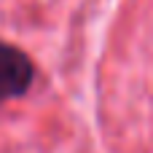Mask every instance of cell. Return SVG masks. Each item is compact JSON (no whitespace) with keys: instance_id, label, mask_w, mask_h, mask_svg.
Segmentation results:
<instances>
[{"instance_id":"cell-1","label":"cell","mask_w":153,"mask_h":153,"mask_svg":"<svg viewBox=\"0 0 153 153\" xmlns=\"http://www.w3.org/2000/svg\"><path fill=\"white\" fill-rule=\"evenodd\" d=\"M32 81H35L32 59L22 48L0 40V105L27 94Z\"/></svg>"}]
</instances>
